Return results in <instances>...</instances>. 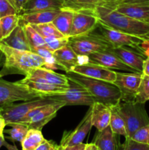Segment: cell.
Instances as JSON below:
<instances>
[{"mask_svg": "<svg viewBox=\"0 0 149 150\" xmlns=\"http://www.w3.org/2000/svg\"><path fill=\"white\" fill-rule=\"evenodd\" d=\"M16 1H17L18 7L19 11H20V10H21L22 8H23V6H24L26 3L29 2L30 0H16ZM19 14H20V13H19Z\"/></svg>", "mask_w": 149, "mask_h": 150, "instance_id": "obj_44", "label": "cell"}, {"mask_svg": "<svg viewBox=\"0 0 149 150\" xmlns=\"http://www.w3.org/2000/svg\"><path fill=\"white\" fill-rule=\"evenodd\" d=\"M72 71L87 77L105 81L112 83L115 81L116 77L115 71L89 62L77 64Z\"/></svg>", "mask_w": 149, "mask_h": 150, "instance_id": "obj_11", "label": "cell"}, {"mask_svg": "<svg viewBox=\"0 0 149 150\" xmlns=\"http://www.w3.org/2000/svg\"><path fill=\"white\" fill-rule=\"evenodd\" d=\"M44 40L45 42V46L53 53L54 51L67 45L68 44L69 38L64 37V38H45Z\"/></svg>", "mask_w": 149, "mask_h": 150, "instance_id": "obj_36", "label": "cell"}, {"mask_svg": "<svg viewBox=\"0 0 149 150\" xmlns=\"http://www.w3.org/2000/svg\"><path fill=\"white\" fill-rule=\"evenodd\" d=\"M91 109L90 107V109L89 110L84 118L74 130L64 132L60 146H74L83 143L86 136L91 130Z\"/></svg>", "mask_w": 149, "mask_h": 150, "instance_id": "obj_13", "label": "cell"}, {"mask_svg": "<svg viewBox=\"0 0 149 150\" xmlns=\"http://www.w3.org/2000/svg\"><path fill=\"white\" fill-rule=\"evenodd\" d=\"M106 7L137 20L144 21L149 18V4H117Z\"/></svg>", "mask_w": 149, "mask_h": 150, "instance_id": "obj_21", "label": "cell"}, {"mask_svg": "<svg viewBox=\"0 0 149 150\" xmlns=\"http://www.w3.org/2000/svg\"><path fill=\"white\" fill-rule=\"evenodd\" d=\"M4 45L15 49L22 51H31L30 46L25 33L24 27L21 23L19 22L17 27L11 32L9 36L4 38L0 41Z\"/></svg>", "mask_w": 149, "mask_h": 150, "instance_id": "obj_22", "label": "cell"}, {"mask_svg": "<svg viewBox=\"0 0 149 150\" xmlns=\"http://www.w3.org/2000/svg\"><path fill=\"white\" fill-rule=\"evenodd\" d=\"M0 57H2L3 59L0 77L9 74H20L26 76L31 70L43 67L45 64V60L35 53L15 49L1 42Z\"/></svg>", "mask_w": 149, "mask_h": 150, "instance_id": "obj_1", "label": "cell"}, {"mask_svg": "<svg viewBox=\"0 0 149 150\" xmlns=\"http://www.w3.org/2000/svg\"><path fill=\"white\" fill-rule=\"evenodd\" d=\"M64 8L63 0H30L20 10V14Z\"/></svg>", "mask_w": 149, "mask_h": 150, "instance_id": "obj_24", "label": "cell"}, {"mask_svg": "<svg viewBox=\"0 0 149 150\" xmlns=\"http://www.w3.org/2000/svg\"><path fill=\"white\" fill-rule=\"evenodd\" d=\"M53 57L56 64L61 67V70H64L66 73L72 71L76 65L81 64L80 57L76 54L69 45L54 51Z\"/></svg>", "mask_w": 149, "mask_h": 150, "instance_id": "obj_18", "label": "cell"}, {"mask_svg": "<svg viewBox=\"0 0 149 150\" xmlns=\"http://www.w3.org/2000/svg\"><path fill=\"white\" fill-rule=\"evenodd\" d=\"M135 100L145 103L149 100V76L143 74L140 86L135 95Z\"/></svg>", "mask_w": 149, "mask_h": 150, "instance_id": "obj_34", "label": "cell"}, {"mask_svg": "<svg viewBox=\"0 0 149 150\" xmlns=\"http://www.w3.org/2000/svg\"><path fill=\"white\" fill-rule=\"evenodd\" d=\"M98 23V18L91 13L74 11V18L69 38L90 33L96 29Z\"/></svg>", "mask_w": 149, "mask_h": 150, "instance_id": "obj_12", "label": "cell"}, {"mask_svg": "<svg viewBox=\"0 0 149 150\" xmlns=\"http://www.w3.org/2000/svg\"><path fill=\"white\" fill-rule=\"evenodd\" d=\"M88 62L99 64L108 69L120 70L127 73H138L131 67L124 64L115 54L110 51L95 52L87 57Z\"/></svg>", "mask_w": 149, "mask_h": 150, "instance_id": "obj_14", "label": "cell"}, {"mask_svg": "<svg viewBox=\"0 0 149 150\" xmlns=\"http://www.w3.org/2000/svg\"><path fill=\"white\" fill-rule=\"evenodd\" d=\"M125 122L128 138H130L138 129L149 124V117L145 103L136 100H121L114 105Z\"/></svg>", "mask_w": 149, "mask_h": 150, "instance_id": "obj_4", "label": "cell"}, {"mask_svg": "<svg viewBox=\"0 0 149 150\" xmlns=\"http://www.w3.org/2000/svg\"><path fill=\"white\" fill-rule=\"evenodd\" d=\"M91 13L102 23L124 33L143 38L149 32V23L132 18L106 6H96Z\"/></svg>", "mask_w": 149, "mask_h": 150, "instance_id": "obj_2", "label": "cell"}, {"mask_svg": "<svg viewBox=\"0 0 149 150\" xmlns=\"http://www.w3.org/2000/svg\"><path fill=\"white\" fill-rule=\"evenodd\" d=\"M22 24L23 25V27H24L25 33H26L32 52L35 48L45 45L44 38L32 27V25L24 24V23H22Z\"/></svg>", "mask_w": 149, "mask_h": 150, "instance_id": "obj_30", "label": "cell"}, {"mask_svg": "<svg viewBox=\"0 0 149 150\" xmlns=\"http://www.w3.org/2000/svg\"><path fill=\"white\" fill-rule=\"evenodd\" d=\"M60 10H45L20 15V22L24 24H42L51 23L59 14Z\"/></svg>", "mask_w": 149, "mask_h": 150, "instance_id": "obj_23", "label": "cell"}, {"mask_svg": "<svg viewBox=\"0 0 149 150\" xmlns=\"http://www.w3.org/2000/svg\"><path fill=\"white\" fill-rule=\"evenodd\" d=\"M26 79H33V80L39 81L46 82L51 84L58 85V86L69 87L70 83L69 80L65 75L59 74L52 70L46 69L45 67H37L32 69L28 73Z\"/></svg>", "mask_w": 149, "mask_h": 150, "instance_id": "obj_16", "label": "cell"}, {"mask_svg": "<svg viewBox=\"0 0 149 150\" xmlns=\"http://www.w3.org/2000/svg\"><path fill=\"white\" fill-rule=\"evenodd\" d=\"M86 147V144H79L74 145V146H61L59 145L58 150H84Z\"/></svg>", "mask_w": 149, "mask_h": 150, "instance_id": "obj_41", "label": "cell"}, {"mask_svg": "<svg viewBox=\"0 0 149 150\" xmlns=\"http://www.w3.org/2000/svg\"><path fill=\"white\" fill-rule=\"evenodd\" d=\"M101 35L112 45V47L128 46L145 56L143 45L145 42L143 38L134 36L112 29L99 21L97 26Z\"/></svg>", "mask_w": 149, "mask_h": 150, "instance_id": "obj_8", "label": "cell"}, {"mask_svg": "<svg viewBox=\"0 0 149 150\" xmlns=\"http://www.w3.org/2000/svg\"><path fill=\"white\" fill-rule=\"evenodd\" d=\"M65 76L68 79L84 87L93 97L95 102L112 107L117 105L121 100V92L114 83L87 77L72 71L67 72Z\"/></svg>", "mask_w": 149, "mask_h": 150, "instance_id": "obj_3", "label": "cell"}, {"mask_svg": "<svg viewBox=\"0 0 149 150\" xmlns=\"http://www.w3.org/2000/svg\"><path fill=\"white\" fill-rule=\"evenodd\" d=\"M69 80L70 88L64 93L50 96L65 105H88L91 106L95 103L89 92L76 82Z\"/></svg>", "mask_w": 149, "mask_h": 150, "instance_id": "obj_9", "label": "cell"}, {"mask_svg": "<svg viewBox=\"0 0 149 150\" xmlns=\"http://www.w3.org/2000/svg\"><path fill=\"white\" fill-rule=\"evenodd\" d=\"M77 55L87 57L95 52L108 51L112 45L101 34L91 32L86 35L69 38L68 44Z\"/></svg>", "mask_w": 149, "mask_h": 150, "instance_id": "obj_5", "label": "cell"}, {"mask_svg": "<svg viewBox=\"0 0 149 150\" xmlns=\"http://www.w3.org/2000/svg\"><path fill=\"white\" fill-rule=\"evenodd\" d=\"M118 150H149V145L139 143L130 138H126L125 142L119 145Z\"/></svg>", "mask_w": 149, "mask_h": 150, "instance_id": "obj_39", "label": "cell"}, {"mask_svg": "<svg viewBox=\"0 0 149 150\" xmlns=\"http://www.w3.org/2000/svg\"><path fill=\"white\" fill-rule=\"evenodd\" d=\"M111 1V0H108V1ZM108 1H107V2H108Z\"/></svg>", "mask_w": 149, "mask_h": 150, "instance_id": "obj_50", "label": "cell"}, {"mask_svg": "<svg viewBox=\"0 0 149 150\" xmlns=\"http://www.w3.org/2000/svg\"><path fill=\"white\" fill-rule=\"evenodd\" d=\"M111 108V116L110 120V127L112 129V132L116 135L123 136L126 138H128L127 128H126L125 122L124 120L121 118V116L115 110L114 106L110 107Z\"/></svg>", "mask_w": 149, "mask_h": 150, "instance_id": "obj_29", "label": "cell"}, {"mask_svg": "<svg viewBox=\"0 0 149 150\" xmlns=\"http://www.w3.org/2000/svg\"><path fill=\"white\" fill-rule=\"evenodd\" d=\"M130 139L139 143L149 145V124L138 129Z\"/></svg>", "mask_w": 149, "mask_h": 150, "instance_id": "obj_38", "label": "cell"}, {"mask_svg": "<svg viewBox=\"0 0 149 150\" xmlns=\"http://www.w3.org/2000/svg\"><path fill=\"white\" fill-rule=\"evenodd\" d=\"M84 150H101L94 143L86 144Z\"/></svg>", "mask_w": 149, "mask_h": 150, "instance_id": "obj_43", "label": "cell"}, {"mask_svg": "<svg viewBox=\"0 0 149 150\" xmlns=\"http://www.w3.org/2000/svg\"><path fill=\"white\" fill-rule=\"evenodd\" d=\"M93 143L101 150H118L120 145L110 125L99 132Z\"/></svg>", "mask_w": 149, "mask_h": 150, "instance_id": "obj_25", "label": "cell"}, {"mask_svg": "<svg viewBox=\"0 0 149 150\" xmlns=\"http://www.w3.org/2000/svg\"><path fill=\"white\" fill-rule=\"evenodd\" d=\"M143 73H118L114 84L119 89L121 93V100H135V95L140 86Z\"/></svg>", "mask_w": 149, "mask_h": 150, "instance_id": "obj_10", "label": "cell"}, {"mask_svg": "<svg viewBox=\"0 0 149 150\" xmlns=\"http://www.w3.org/2000/svg\"><path fill=\"white\" fill-rule=\"evenodd\" d=\"M108 51L115 54L124 64L142 73L145 60L144 55L128 46L112 47Z\"/></svg>", "mask_w": 149, "mask_h": 150, "instance_id": "obj_15", "label": "cell"}, {"mask_svg": "<svg viewBox=\"0 0 149 150\" xmlns=\"http://www.w3.org/2000/svg\"><path fill=\"white\" fill-rule=\"evenodd\" d=\"M64 8H69L74 11H83L91 13L88 7L87 0H63Z\"/></svg>", "mask_w": 149, "mask_h": 150, "instance_id": "obj_37", "label": "cell"}, {"mask_svg": "<svg viewBox=\"0 0 149 150\" xmlns=\"http://www.w3.org/2000/svg\"><path fill=\"white\" fill-rule=\"evenodd\" d=\"M144 21H146V22H148V23H149V18L145 19V20H144Z\"/></svg>", "mask_w": 149, "mask_h": 150, "instance_id": "obj_48", "label": "cell"}, {"mask_svg": "<svg viewBox=\"0 0 149 150\" xmlns=\"http://www.w3.org/2000/svg\"><path fill=\"white\" fill-rule=\"evenodd\" d=\"M65 106L63 103H56L41 107L40 110L32 117L27 126L29 129L41 130L42 127L56 116L60 108Z\"/></svg>", "mask_w": 149, "mask_h": 150, "instance_id": "obj_17", "label": "cell"}, {"mask_svg": "<svg viewBox=\"0 0 149 150\" xmlns=\"http://www.w3.org/2000/svg\"><path fill=\"white\" fill-rule=\"evenodd\" d=\"M5 126H6V123L5 122H4V119L0 116V134L3 133V132H4V128Z\"/></svg>", "mask_w": 149, "mask_h": 150, "instance_id": "obj_45", "label": "cell"}, {"mask_svg": "<svg viewBox=\"0 0 149 150\" xmlns=\"http://www.w3.org/2000/svg\"><path fill=\"white\" fill-rule=\"evenodd\" d=\"M31 25V24H30ZM32 27L44 38H64V35L56 28L53 23H46L42 24H32Z\"/></svg>", "mask_w": 149, "mask_h": 150, "instance_id": "obj_31", "label": "cell"}, {"mask_svg": "<svg viewBox=\"0 0 149 150\" xmlns=\"http://www.w3.org/2000/svg\"><path fill=\"white\" fill-rule=\"evenodd\" d=\"M142 73L144 75L149 76V57H147V58L145 59L144 62H143V72H142Z\"/></svg>", "mask_w": 149, "mask_h": 150, "instance_id": "obj_42", "label": "cell"}, {"mask_svg": "<svg viewBox=\"0 0 149 150\" xmlns=\"http://www.w3.org/2000/svg\"><path fill=\"white\" fill-rule=\"evenodd\" d=\"M42 97L19 81L10 82L0 77V111L17 101H28Z\"/></svg>", "mask_w": 149, "mask_h": 150, "instance_id": "obj_6", "label": "cell"}, {"mask_svg": "<svg viewBox=\"0 0 149 150\" xmlns=\"http://www.w3.org/2000/svg\"><path fill=\"white\" fill-rule=\"evenodd\" d=\"M90 107L91 109L92 126L96 127L98 132L102 131L110 125L111 116L110 107L98 102H95Z\"/></svg>", "mask_w": 149, "mask_h": 150, "instance_id": "obj_20", "label": "cell"}, {"mask_svg": "<svg viewBox=\"0 0 149 150\" xmlns=\"http://www.w3.org/2000/svg\"><path fill=\"white\" fill-rule=\"evenodd\" d=\"M143 38H145V39H149V32L145 35V36L143 37Z\"/></svg>", "mask_w": 149, "mask_h": 150, "instance_id": "obj_47", "label": "cell"}, {"mask_svg": "<svg viewBox=\"0 0 149 150\" xmlns=\"http://www.w3.org/2000/svg\"><path fill=\"white\" fill-rule=\"evenodd\" d=\"M19 81L27 86L31 90L40 94L42 97H50L58 94L64 93L70 88V86L66 87V86H58V85L51 84L46 82L26 79V78L20 80Z\"/></svg>", "mask_w": 149, "mask_h": 150, "instance_id": "obj_19", "label": "cell"}, {"mask_svg": "<svg viewBox=\"0 0 149 150\" xmlns=\"http://www.w3.org/2000/svg\"><path fill=\"white\" fill-rule=\"evenodd\" d=\"M74 15V11L73 10L69 8H62L59 14L52 22L56 28L64 37H67V38L70 37Z\"/></svg>", "mask_w": 149, "mask_h": 150, "instance_id": "obj_26", "label": "cell"}, {"mask_svg": "<svg viewBox=\"0 0 149 150\" xmlns=\"http://www.w3.org/2000/svg\"><path fill=\"white\" fill-rule=\"evenodd\" d=\"M4 135H3V133H1V134H0V147H1L2 145H4Z\"/></svg>", "mask_w": 149, "mask_h": 150, "instance_id": "obj_46", "label": "cell"}, {"mask_svg": "<svg viewBox=\"0 0 149 150\" xmlns=\"http://www.w3.org/2000/svg\"><path fill=\"white\" fill-rule=\"evenodd\" d=\"M42 132L36 129H29L21 142L22 150H35L45 141Z\"/></svg>", "mask_w": 149, "mask_h": 150, "instance_id": "obj_27", "label": "cell"}, {"mask_svg": "<svg viewBox=\"0 0 149 150\" xmlns=\"http://www.w3.org/2000/svg\"><path fill=\"white\" fill-rule=\"evenodd\" d=\"M8 126L12 127L10 130H7L5 131L10 135L9 139L13 142H18L21 143L24 139L25 136L27 134L28 130H29V127L21 123H15Z\"/></svg>", "mask_w": 149, "mask_h": 150, "instance_id": "obj_33", "label": "cell"}, {"mask_svg": "<svg viewBox=\"0 0 149 150\" xmlns=\"http://www.w3.org/2000/svg\"><path fill=\"white\" fill-rule=\"evenodd\" d=\"M20 22V15H9L0 18V29L1 40L7 38L17 27Z\"/></svg>", "mask_w": 149, "mask_h": 150, "instance_id": "obj_28", "label": "cell"}, {"mask_svg": "<svg viewBox=\"0 0 149 150\" xmlns=\"http://www.w3.org/2000/svg\"><path fill=\"white\" fill-rule=\"evenodd\" d=\"M32 52L40 56L45 60V64L43 67L46 69H49V70H53V69L61 70V67L56 62V60L53 57V53L51 50L48 49L45 45L35 48Z\"/></svg>", "mask_w": 149, "mask_h": 150, "instance_id": "obj_32", "label": "cell"}, {"mask_svg": "<svg viewBox=\"0 0 149 150\" xmlns=\"http://www.w3.org/2000/svg\"><path fill=\"white\" fill-rule=\"evenodd\" d=\"M51 97H42L35 98L19 104H10L0 111V116L4 119L6 125L15 123H20L23 117L33 108L50 104L59 103Z\"/></svg>", "mask_w": 149, "mask_h": 150, "instance_id": "obj_7", "label": "cell"}, {"mask_svg": "<svg viewBox=\"0 0 149 150\" xmlns=\"http://www.w3.org/2000/svg\"><path fill=\"white\" fill-rule=\"evenodd\" d=\"M59 145H57L52 141H48L45 139L35 150H58Z\"/></svg>", "mask_w": 149, "mask_h": 150, "instance_id": "obj_40", "label": "cell"}, {"mask_svg": "<svg viewBox=\"0 0 149 150\" xmlns=\"http://www.w3.org/2000/svg\"><path fill=\"white\" fill-rule=\"evenodd\" d=\"M144 39H145V38H144ZM145 40H148L149 42V39H145Z\"/></svg>", "mask_w": 149, "mask_h": 150, "instance_id": "obj_49", "label": "cell"}, {"mask_svg": "<svg viewBox=\"0 0 149 150\" xmlns=\"http://www.w3.org/2000/svg\"><path fill=\"white\" fill-rule=\"evenodd\" d=\"M19 13L16 0H0V18Z\"/></svg>", "mask_w": 149, "mask_h": 150, "instance_id": "obj_35", "label": "cell"}]
</instances>
